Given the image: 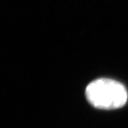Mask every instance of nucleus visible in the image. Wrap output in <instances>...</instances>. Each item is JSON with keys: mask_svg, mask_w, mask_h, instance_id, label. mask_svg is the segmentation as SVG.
I'll return each mask as SVG.
<instances>
[{"mask_svg": "<svg viewBox=\"0 0 128 128\" xmlns=\"http://www.w3.org/2000/svg\"><path fill=\"white\" fill-rule=\"evenodd\" d=\"M88 100L100 109H117L128 100V92L122 84L114 80L100 78L91 82L86 88Z\"/></svg>", "mask_w": 128, "mask_h": 128, "instance_id": "f257e3e1", "label": "nucleus"}]
</instances>
